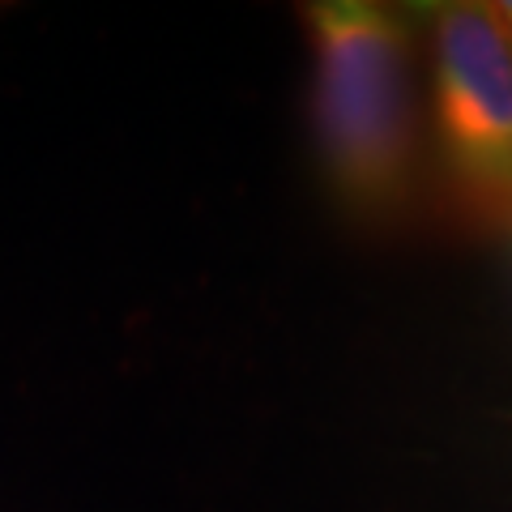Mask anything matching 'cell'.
Returning <instances> with one entry per match:
<instances>
[{
  "instance_id": "cell-2",
  "label": "cell",
  "mask_w": 512,
  "mask_h": 512,
  "mask_svg": "<svg viewBox=\"0 0 512 512\" xmlns=\"http://www.w3.org/2000/svg\"><path fill=\"white\" fill-rule=\"evenodd\" d=\"M436 120L457 171L512 197V35L495 5H444L431 22Z\"/></svg>"
},
{
  "instance_id": "cell-3",
  "label": "cell",
  "mask_w": 512,
  "mask_h": 512,
  "mask_svg": "<svg viewBox=\"0 0 512 512\" xmlns=\"http://www.w3.org/2000/svg\"><path fill=\"white\" fill-rule=\"evenodd\" d=\"M495 13L504 18V26H508V35H512V5H495Z\"/></svg>"
},
{
  "instance_id": "cell-1",
  "label": "cell",
  "mask_w": 512,
  "mask_h": 512,
  "mask_svg": "<svg viewBox=\"0 0 512 512\" xmlns=\"http://www.w3.org/2000/svg\"><path fill=\"white\" fill-rule=\"evenodd\" d=\"M320 158L346 201H393L410 167V52L397 13L363 0L308 9Z\"/></svg>"
}]
</instances>
